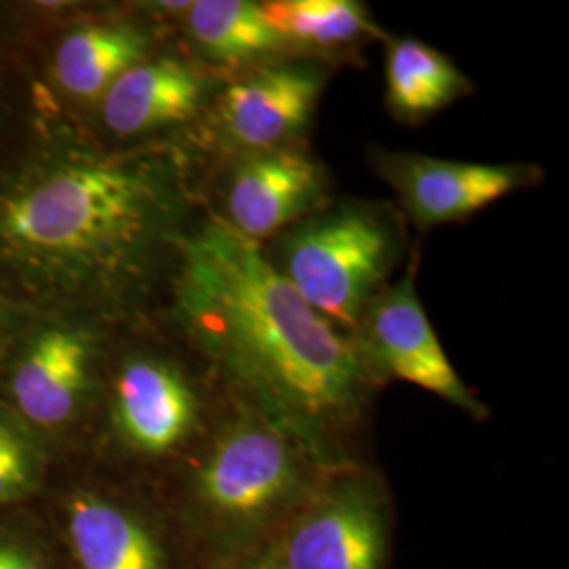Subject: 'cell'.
I'll return each instance as SVG.
<instances>
[{
  "instance_id": "cell-1",
  "label": "cell",
  "mask_w": 569,
  "mask_h": 569,
  "mask_svg": "<svg viewBox=\"0 0 569 569\" xmlns=\"http://www.w3.org/2000/svg\"><path fill=\"white\" fill-rule=\"evenodd\" d=\"M176 298L194 342L247 403L298 432L321 458L357 420L376 380L355 338L327 321L251 243L211 218L180 243Z\"/></svg>"
},
{
  "instance_id": "cell-2",
  "label": "cell",
  "mask_w": 569,
  "mask_h": 569,
  "mask_svg": "<svg viewBox=\"0 0 569 569\" xmlns=\"http://www.w3.org/2000/svg\"><path fill=\"white\" fill-rule=\"evenodd\" d=\"M163 213L157 178L124 164L66 167L4 207L0 228L30 251L122 270Z\"/></svg>"
},
{
  "instance_id": "cell-3",
  "label": "cell",
  "mask_w": 569,
  "mask_h": 569,
  "mask_svg": "<svg viewBox=\"0 0 569 569\" xmlns=\"http://www.w3.org/2000/svg\"><path fill=\"white\" fill-rule=\"evenodd\" d=\"M403 249V220L392 207L340 201L277 234L264 253L308 305L352 336Z\"/></svg>"
},
{
  "instance_id": "cell-4",
  "label": "cell",
  "mask_w": 569,
  "mask_h": 569,
  "mask_svg": "<svg viewBox=\"0 0 569 569\" xmlns=\"http://www.w3.org/2000/svg\"><path fill=\"white\" fill-rule=\"evenodd\" d=\"M315 458L321 456L298 432L243 401L207 451L197 489L218 521L244 536L305 496Z\"/></svg>"
},
{
  "instance_id": "cell-5",
  "label": "cell",
  "mask_w": 569,
  "mask_h": 569,
  "mask_svg": "<svg viewBox=\"0 0 569 569\" xmlns=\"http://www.w3.org/2000/svg\"><path fill=\"white\" fill-rule=\"evenodd\" d=\"M418 258H411L403 277L388 283L367 306L352 331L369 371L397 378L428 390L475 418L486 416V407L468 390L439 342L427 310L416 289Z\"/></svg>"
},
{
  "instance_id": "cell-6",
  "label": "cell",
  "mask_w": 569,
  "mask_h": 569,
  "mask_svg": "<svg viewBox=\"0 0 569 569\" xmlns=\"http://www.w3.org/2000/svg\"><path fill=\"white\" fill-rule=\"evenodd\" d=\"M371 163L418 230L465 222L542 180V171L531 164L468 163L416 152L376 150Z\"/></svg>"
},
{
  "instance_id": "cell-7",
  "label": "cell",
  "mask_w": 569,
  "mask_h": 569,
  "mask_svg": "<svg viewBox=\"0 0 569 569\" xmlns=\"http://www.w3.org/2000/svg\"><path fill=\"white\" fill-rule=\"evenodd\" d=\"M385 550L382 500L350 477L315 498L270 552L277 569H382Z\"/></svg>"
},
{
  "instance_id": "cell-8",
  "label": "cell",
  "mask_w": 569,
  "mask_h": 569,
  "mask_svg": "<svg viewBox=\"0 0 569 569\" xmlns=\"http://www.w3.org/2000/svg\"><path fill=\"white\" fill-rule=\"evenodd\" d=\"M326 87L312 63L268 61L228 84L218 103V127L237 157L289 148L305 136Z\"/></svg>"
},
{
  "instance_id": "cell-9",
  "label": "cell",
  "mask_w": 569,
  "mask_h": 569,
  "mask_svg": "<svg viewBox=\"0 0 569 569\" xmlns=\"http://www.w3.org/2000/svg\"><path fill=\"white\" fill-rule=\"evenodd\" d=\"M326 167L298 146L237 157L224 190V224L262 244L329 203Z\"/></svg>"
},
{
  "instance_id": "cell-10",
  "label": "cell",
  "mask_w": 569,
  "mask_h": 569,
  "mask_svg": "<svg viewBox=\"0 0 569 569\" xmlns=\"http://www.w3.org/2000/svg\"><path fill=\"white\" fill-rule=\"evenodd\" d=\"M197 416V392L178 367L148 357L122 367L114 382V418L131 448L167 453L188 439Z\"/></svg>"
},
{
  "instance_id": "cell-11",
  "label": "cell",
  "mask_w": 569,
  "mask_h": 569,
  "mask_svg": "<svg viewBox=\"0 0 569 569\" xmlns=\"http://www.w3.org/2000/svg\"><path fill=\"white\" fill-rule=\"evenodd\" d=\"M204 98L203 77L173 58L140 61L106 91V127L122 136H142L192 119Z\"/></svg>"
},
{
  "instance_id": "cell-12",
  "label": "cell",
  "mask_w": 569,
  "mask_h": 569,
  "mask_svg": "<svg viewBox=\"0 0 569 569\" xmlns=\"http://www.w3.org/2000/svg\"><path fill=\"white\" fill-rule=\"evenodd\" d=\"M91 348L77 331L56 329L41 336L13 376V397L21 413L41 427L66 422L89 378Z\"/></svg>"
},
{
  "instance_id": "cell-13",
  "label": "cell",
  "mask_w": 569,
  "mask_h": 569,
  "mask_svg": "<svg viewBox=\"0 0 569 569\" xmlns=\"http://www.w3.org/2000/svg\"><path fill=\"white\" fill-rule=\"evenodd\" d=\"M385 84L388 112L406 124L428 121L475 91L448 56L411 37L388 41Z\"/></svg>"
},
{
  "instance_id": "cell-14",
  "label": "cell",
  "mask_w": 569,
  "mask_h": 569,
  "mask_svg": "<svg viewBox=\"0 0 569 569\" xmlns=\"http://www.w3.org/2000/svg\"><path fill=\"white\" fill-rule=\"evenodd\" d=\"M188 30L204 56L230 66H253L289 51L262 2L197 0L188 9Z\"/></svg>"
},
{
  "instance_id": "cell-15",
  "label": "cell",
  "mask_w": 569,
  "mask_h": 569,
  "mask_svg": "<svg viewBox=\"0 0 569 569\" xmlns=\"http://www.w3.org/2000/svg\"><path fill=\"white\" fill-rule=\"evenodd\" d=\"M70 540L82 569H163L161 550L142 523L93 496L72 502Z\"/></svg>"
},
{
  "instance_id": "cell-16",
  "label": "cell",
  "mask_w": 569,
  "mask_h": 569,
  "mask_svg": "<svg viewBox=\"0 0 569 569\" xmlns=\"http://www.w3.org/2000/svg\"><path fill=\"white\" fill-rule=\"evenodd\" d=\"M146 56V39L129 26H87L66 37L56 56L61 87L79 98H103Z\"/></svg>"
},
{
  "instance_id": "cell-17",
  "label": "cell",
  "mask_w": 569,
  "mask_h": 569,
  "mask_svg": "<svg viewBox=\"0 0 569 569\" xmlns=\"http://www.w3.org/2000/svg\"><path fill=\"white\" fill-rule=\"evenodd\" d=\"M262 7L289 51L336 53L378 32L357 0H277Z\"/></svg>"
},
{
  "instance_id": "cell-18",
  "label": "cell",
  "mask_w": 569,
  "mask_h": 569,
  "mask_svg": "<svg viewBox=\"0 0 569 569\" xmlns=\"http://www.w3.org/2000/svg\"><path fill=\"white\" fill-rule=\"evenodd\" d=\"M28 483V460L18 437L0 427V502L18 496Z\"/></svg>"
},
{
  "instance_id": "cell-19",
  "label": "cell",
  "mask_w": 569,
  "mask_h": 569,
  "mask_svg": "<svg viewBox=\"0 0 569 569\" xmlns=\"http://www.w3.org/2000/svg\"><path fill=\"white\" fill-rule=\"evenodd\" d=\"M0 569H41L18 550L0 549Z\"/></svg>"
},
{
  "instance_id": "cell-20",
  "label": "cell",
  "mask_w": 569,
  "mask_h": 569,
  "mask_svg": "<svg viewBox=\"0 0 569 569\" xmlns=\"http://www.w3.org/2000/svg\"><path fill=\"white\" fill-rule=\"evenodd\" d=\"M241 569H277V563H274L272 552H268L264 557H260V559H256V561L247 563V566H243Z\"/></svg>"
}]
</instances>
